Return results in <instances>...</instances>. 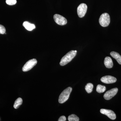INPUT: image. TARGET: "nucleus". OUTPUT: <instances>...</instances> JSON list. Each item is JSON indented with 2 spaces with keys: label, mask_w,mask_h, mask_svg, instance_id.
<instances>
[{
  "label": "nucleus",
  "mask_w": 121,
  "mask_h": 121,
  "mask_svg": "<svg viewBox=\"0 0 121 121\" xmlns=\"http://www.w3.org/2000/svg\"><path fill=\"white\" fill-rule=\"evenodd\" d=\"M23 25L25 28L28 31H31L35 28V26L34 24L30 23L27 21L24 22Z\"/></svg>",
  "instance_id": "9b49d317"
},
{
  "label": "nucleus",
  "mask_w": 121,
  "mask_h": 121,
  "mask_svg": "<svg viewBox=\"0 0 121 121\" xmlns=\"http://www.w3.org/2000/svg\"><path fill=\"white\" fill-rule=\"evenodd\" d=\"M54 19L56 24L60 25H64L67 23V20L65 17L59 14H55Z\"/></svg>",
  "instance_id": "423d86ee"
},
{
  "label": "nucleus",
  "mask_w": 121,
  "mask_h": 121,
  "mask_svg": "<svg viewBox=\"0 0 121 121\" xmlns=\"http://www.w3.org/2000/svg\"><path fill=\"white\" fill-rule=\"evenodd\" d=\"M72 90L71 87H69L63 91L59 97V102L60 103L62 104L67 101L69 99Z\"/></svg>",
  "instance_id": "f03ea898"
},
{
  "label": "nucleus",
  "mask_w": 121,
  "mask_h": 121,
  "mask_svg": "<svg viewBox=\"0 0 121 121\" xmlns=\"http://www.w3.org/2000/svg\"><path fill=\"white\" fill-rule=\"evenodd\" d=\"M6 2L7 4L10 5H13L16 4V0H6Z\"/></svg>",
  "instance_id": "f3484780"
},
{
  "label": "nucleus",
  "mask_w": 121,
  "mask_h": 121,
  "mask_svg": "<svg viewBox=\"0 0 121 121\" xmlns=\"http://www.w3.org/2000/svg\"><path fill=\"white\" fill-rule=\"evenodd\" d=\"M68 120L69 121H79V118L75 115H71L68 117Z\"/></svg>",
  "instance_id": "dca6fc26"
},
{
  "label": "nucleus",
  "mask_w": 121,
  "mask_h": 121,
  "mask_svg": "<svg viewBox=\"0 0 121 121\" xmlns=\"http://www.w3.org/2000/svg\"><path fill=\"white\" fill-rule=\"evenodd\" d=\"M106 90V87L105 86L99 84L97 86L96 91L98 93H101L104 92Z\"/></svg>",
  "instance_id": "4468645a"
},
{
  "label": "nucleus",
  "mask_w": 121,
  "mask_h": 121,
  "mask_svg": "<svg viewBox=\"0 0 121 121\" xmlns=\"http://www.w3.org/2000/svg\"><path fill=\"white\" fill-rule=\"evenodd\" d=\"M118 91V89L117 88H113L108 91L104 94V98L106 100H109L117 94Z\"/></svg>",
  "instance_id": "0eeeda50"
},
{
  "label": "nucleus",
  "mask_w": 121,
  "mask_h": 121,
  "mask_svg": "<svg viewBox=\"0 0 121 121\" xmlns=\"http://www.w3.org/2000/svg\"><path fill=\"white\" fill-rule=\"evenodd\" d=\"M87 6L86 4H81L79 5L77 9V12L79 17H84L86 13Z\"/></svg>",
  "instance_id": "39448f33"
},
{
  "label": "nucleus",
  "mask_w": 121,
  "mask_h": 121,
  "mask_svg": "<svg viewBox=\"0 0 121 121\" xmlns=\"http://www.w3.org/2000/svg\"><path fill=\"white\" fill-rule=\"evenodd\" d=\"M6 31V29L4 26L0 25V34H4Z\"/></svg>",
  "instance_id": "a211bd4d"
},
{
  "label": "nucleus",
  "mask_w": 121,
  "mask_h": 121,
  "mask_svg": "<svg viewBox=\"0 0 121 121\" xmlns=\"http://www.w3.org/2000/svg\"><path fill=\"white\" fill-rule=\"evenodd\" d=\"M23 103V100L21 98H19L15 101L13 107L15 109H17Z\"/></svg>",
  "instance_id": "ddd939ff"
},
{
  "label": "nucleus",
  "mask_w": 121,
  "mask_h": 121,
  "mask_svg": "<svg viewBox=\"0 0 121 121\" xmlns=\"http://www.w3.org/2000/svg\"><path fill=\"white\" fill-rule=\"evenodd\" d=\"M37 60L36 59H33L29 60L24 65L22 71L24 72H27L32 69L37 63Z\"/></svg>",
  "instance_id": "20e7f679"
},
{
  "label": "nucleus",
  "mask_w": 121,
  "mask_h": 121,
  "mask_svg": "<svg viewBox=\"0 0 121 121\" xmlns=\"http://www.w3.org/2000/svg\"><path fill=\"white\" fill-rule=\"evenodd\" d=\"M93 88V84L91 83H88L85 86V90L87 93H90L92 92Z\"/></svg>",
  "instance_id": "2eb2a0df"
},
{
  "label": "nucleus",
  "mask_w": 121,
  "mask_h": 121,
  "mask_svg": "<svg viewBox=\"0 0 121 121\" xmlns=\"http://www.w3.org/2000/svg\"><path fill=\"white\" fill-rule=\"evenodd\" d=\"M110 17L108 13H103L99 17V23L102 27H106L108 26L110 23Z\"/></svg>",
  "instance_id": "7ed1b4c3"
},
{
  "label": "nucleus",
  "mask_w": 121,
  "mask_h": 121,
  "mask_svg": "<svg viewBox=\"0 0 121 121\" xmlns=\"http://www.w3.org/2000/svg\"><path fill=\"white\" fill-rule=\"evenodd\" d=\"M76 52L75 51L72 50L66 54L60 60V66H65L71 61L76 55Z\"/></svg>",
  "instance_id": "f257e3e1"
},
{
  "label": "nucleus",
  "mask_w": 121,
  "mask_h": 121,
  "mask_svg": "<svg viewBox=\"0 0 121 121\" xmlns=\"http://www.w3.org/2000/svg\"><path fill=\"white\" fill-rule=\"evenodd\" d=\"M102 82L106 84H110L116 82L117 79L116 78L111 76L107 75L103 76L101 79Z\"/></svg>",
  "instance_id": "1a4fd4ad"
},
{
  "label": "nucleus",
  "mask_w": 121,
  "mask_h": 121,
  "mask_svg": "<svg viewBox=\"0 0 121 121\" xmlns=\"http://www.w3.org/2000/svg\"><path fill=\"white\" fill-rule=\"evenodd\" d=\"M66 120V117L64 116H62L60 117L59 118L58 121H65Z\"/></svg>",
  "instance_id": "6ab92c4d"
},
{
  "label": "nucleus",
  "mask_w": 121,
  "mask_h": 121,
  "mask_svg": "<svg viewBox=\"0 0 121 121\" xmlns=\"http://www.w3.org/2000/svg\"><path fill=\"white\" fill-rule=\"evenodd\" d=\"M100 112L102 114L105 115L112 120H114L116 118V115L115 113L113 111L110 110L102 109L100 110Z\"/></svg>",
  "instance_id": "6e6552de"
},
{
  "label": "nucleus",
  "mask_w": 121,
  "mask_h": 121,
  "mask_svg": "<svg viewBox=\"0 0 121 121\" xmlns=\"http://www.w3.org/2000/svg\"><path fill=\"white\" fill-rule=\"evenodd\" d=\"M110 55L113 58L116 60L119 64L121 65V56L119 54L115 52H110Z\"/></svg>",
  "instance_id": "f8f14e48"
},
{
  "label": "nucleus",
  "mask_w": 121,
  "mask_h": 121,
  "mask_svg": "<svg viewBox=\"0 0 121 121\" xmlns=\"http://www.w3.org/2000/svg\"><path fill=\"white\" fill-rule=\"evenodd\" d=\"M104 63L106 67L108 68H112L113 65L112 59L109 56H107L105 58Z\"/></svg>",
  "instance_id": "9d476101"
}]
</instances>
